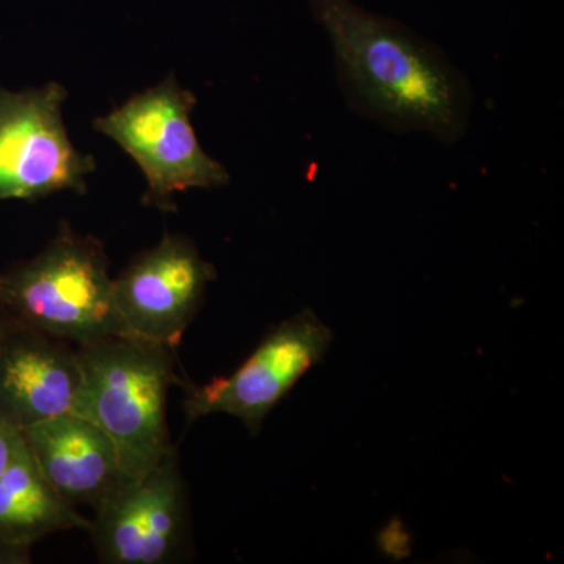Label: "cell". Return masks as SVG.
Wrapping results in <instances>:
<instances>
[{
    "label": "cell",
    "mask_w": 564,
    "mask_h": 564,
    "mask_svg": "<svg viewBox=\"0 0 564 564\" xmlns=\"http://www.w3.org/2000/svg\"><path fill=\"white\" fill-rule=\"evenodd\" d=\"M306 3L332 46L340 91L355 113L447 147L466 135L473 88L437 44L355 0Z\"/></svg>",
    "instance_id": "obj_1"
},
{
    "label": "cell",
    "mask_w": 564,
    "mask_h": 564,
    "mask_svg": "<svg viewBox=\"0 0 564 564\" xmlns=\"http://www.w3.org/2000/svg\"><path fill=\"white\" fill-rule=\"evenodd\" d=\"M77 355L82 383L73 413L110 437L121 481L143 477L173 448L166 406L176 348L117 336L80 345Z\"/></svg>",
    "instance_id": "obj_2"
},
{
    "label": "cell",
    "mask_w": 564,
    "mask_h": 564,
    "mask_svg": "<svg viewBox=\"0 0 564 564\" xmlns=\"http://www.w3.org/2000/svg\"><path fill=\"white\" fill-rule=\"evenodd\" d=\"M102 243L63 223L46 250L0 273V304L18 323L79 345L126 336Z\"/></svg>",
    "instance_id": "obj_3"
},
{
    "label": "cell",
    "mask_w": 564,
    "mask_h": 564,
    "mask_svg": "<svg viewBox=\"0 0 564 564\" xmlns=\"http://www.w3.org/2000/svg\"><path fill=\"white\" fill-rule=\"evenodd\" d=\"M195 95L170 74L162 84L133 96L93 122L140 166L148 181L143 203L162 212L176 210L174 193L218 188L231 181L225 166L207 154L191 121Z\"/></svg>",
    "instance_id": "obj_4"
},
{
    "label": "cell",
    "mask_w": 564,
    "mask_h": 564,
    "mask_svg": "<svg viewBox=\"0 0 564 564\" xmlns=\"http://www.w3.org/2000/svg\"><path fill=\"white\" fill-rule=\"evenodd\" d=\"M65 88L10 91L0 87V202L87 192L96 162L77 151L63 124Z\"/></svg>",
    "instance_id": "obj_5"
},
{
    "label": "cell",
    "mask_w": 564,
    "mask_h": 564,
    "mask_svg": "<svg viewBox=\"0 0 564 564\" xmlns=\"http://www.w3.org/2000/svg\"><path fill=\"white\" fill-rule=\"evenodd\" d=\"M333 332L311 310L274 326L228 377L188 386L184 411L188 421L212 414L239 419L252 434L296 383L325 358Z\"/></svg>",
    "instance_id": "obj_6"
},
{
    "label": "cell",
    "mask_w": 564,
    "mask_h": 564,
    "mask_svg": "<svg viewBox=\"0 0 564 564\" xmlns=\"http://www.w3.org/2000/svg\"><path fill=\"white\" fill-rule=\"evenodd\" d=\"M90 532L99 562L165 564L187 536V497L174 448L137 478L121 481L95 510Z\"/></svg>",
    "instance_id": "obj_7"
},
{
    "label": "cell",
    "mask_w": 564,
    "mask_h": 564,
    "mask_svg": "<svg viewBox=\"0 0 564 564\" xmlns=\"http://www.w3.org/2000/svg\"><path fill=\"white\" fill-rule=\"evenodd\" d=\"M215 278V267L191 240L165 234L113 281L129 337L176 348Z\"/></svg>",
    "instance_id": "obj_8"
},
{
    "label": "cell",
    "mask_w": 564,
    "mask_h": 564,
    "mask_svg": "<svg viewBox=\"0 0 564 564\" xmlns=\"http://www.w3.org/2000/svg\"><path fill=\"white\" fill-rule=\"evenodd\" d=\"M79 355L18 323L0 345V419L18 432L73 413L79 395Z\"/></svg>",
    "instance_id": "obj_9"
},
{
    "label": "cell",
    "mask_w": 564,
    "mask_h": 564,
    "mask_svg": "<svg viewBox=\"0 0 564 564\" xmlns=\"http://www.w3.org/2000/svg\"><path fill=\"white\" fill-rule=\"evenodd\" d=\"M25 447L47 484L73 507H99L121 484L117 448L96 423L76 413L24 430Z\"/></svg>",
    "instance_id": "obj_10"
},
{
    "label": "cell",
    "mask_w": 564,
    "mask_h": 564,
    "mask_svg": "<svg viewBox=\"0 0 564 564\" xmlns=\"http://www.w3.org/2000/svg\"><path fill=\"white\" fill-rule=\"evenodd\" d=\"M90 525V519L47 484L24 443L0 474V547L31 551L50 534L88 532Z\"/></svg>",
    "instance_id": "obj_11"
},
{
    "label": "cell",
    "mask_w": 564,
    "mask_h": 564,
    "mask_svg": "<svg viewBox=\"0 0 564 564\" xmlns=\"http://www.w3.org/2000/svg\"><path fill=\"white\" fill-rule=\"evenodd\" d=\"M22 445H24L22 433L0 419V474L13 462Z\"/></svg>",
    "instance_id": "obj_12"
},
{
    "label": "cell",
    "mask_w": 564,
    "mask_h": 564,
    "mask_svg": "<svg viewBox=\"0 0 564 564\" xmlns=\"http://www.w3.org/2000/svg\"><path fill=\"white\" fill-rule=\"evenodd\" d=\"M11 328H13V326L9 325V323L3 322L2 318H0V345H2L3 340L7 339Z\"/></svg>",
    "instance_id": "obj_13"
}]
</instances>
